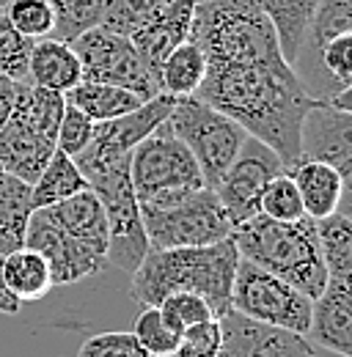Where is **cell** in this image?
Returning <instances> with one entry per match:
<instances>
[{"label":"cell","instance_id":"31","mask_svg":"<svg viewBox=\"0 0 352 357\" xmlns=\"http://www.w3.org/2000/svg\"><path fill=\"white\" fill-rule=\"evenodd\" d=\"M3 17L28 39H47L55 28V14L47 0H11L3 8Z\"/></svg>","mask_w":352,"mask_h":357},{"label":"cell","instance_id":"11","mask_svg":"<svg viewBox=\"0 0 352 357\" xmlns=\"http://www.w3.org/2000/svg\"><path fill=\"white\" fill-rule=\"evenodd\" d=\"M22 248L42 253L52 275V286H72L88 278H96L108 269V259L102 250L66 234L61 225L47 218L44 209H34Z\"/></svg>","mask_w":352,"mask_h":357},{"label":"cell","instance_id":"17","mask_svg":"<svg viewBox=\"0 0 352 357\" xmlns=\"http://www.w3.org/2000/svg\"><path fill=\"white\" fill-rule=\"evenodd\" d=\"M83 80L80 61L75 55L72 45L58 42V39H36L31 50V63H28V83L39 89L66 93Z\"/></svg>","mask_w":352,"mask_h":357},{"label":"cell","instance_id":"2","mask_svg":"<svg viewBox=\"0 0 352 357\" xmlns=\"http://www.w3.org/2000/svg\"><path fill=\"white\" fill-rule=\"evenodd\" d=\"M240 264L234 239H220L207 248H171L143 256L140 267L130 278V297L138 305H160L163 297L174 291L201 294L215 319L231 311V286Z\"/></svg>","mask_w":352,"mask_h":357},{"label":"cell","instance_id":"16","mask_svg":"<svg viewBox=\"0 0 352 357\" xmlns=\"http://www.w3.org/2000/svg\"><path fill=\"white\" fill-rule=\"evenodd\" d=\"M286 174L295 178L306 218L311 220H322L333 215L347 195V178L328 162L298 160L292 168H286Z\"/></svg>","mask_w":352,"mask_h":357},{"label":"cell","instance_id":"21","mask_svg":"<svg viewBox=\"0 0 352 357\" xmlns=\"http://www.w3.org/2000/svg\"><path fill=\"white\" fill-rule=\"evenodd\" d=\"M316 228V242L322 250V261L328 269V278H342L350 280L352 275V218L347 209V195L342 201V206L322 218L314 220Z\"/></svg>","mask_w":352,"mask_h":357},{"label":"cell","instance_id":"10","mask_svg":"<svg viewBox=\"0 0 352 357\" xmlns=\"http://www.w3.org/2000/svg\"><path fill=\"white\" fill-rule=\"evenodd\" d=\"M284 171L286 168L281 157L267 143L251 135L242 140L237 157L231 160V165L226 168V174L215 187L220 206L226 209V218L231 220V225H240L259 215V198L264 187Z\"/></svg>","mask_w":352,"mask_h":357},{"label":"cell","instance_id":"18","mask_svg":"<svg viewBox=\"0 0 352 357\" xmlns=\"http://www.w3.org/2000/svg\"><path fill=\"white\" fill-rule=\"evenodd\" d=\"M254 6L270 20L284 61L292 66L298 61L300 45L306 39V31L314 20V11L319 0H254Z\"/></svg>","mask_w":352,"mask_h":357},{"label":"cell","instance_id":"1","mask_svg":"<svg viewBox=\"0 0 352 357\" xmlns=\"http://www.w3.org/2000/svg\"><path fill=\"white\" fill-rule=\"evenodd\" d=\"M190 42L207 61L196 96L267 143L292 168L311 96L284 61L278 36L254 0H196Z\"/></svg>","mask_w":352,"mask_h":357},{"label":"cell","instance_id":"20","mask_svg":"<svg viewBox=\"0 0 352 357\" xmlns=\"http://www.w3.org/2000/svg\"><path fill=\"white\" fill-rule=\"evenodd\" d=\"M31 215H34L31 184L8 174H0V253L3 256L25 245Z\"/></svg>","mask_w":352,"mask_h":357},{"label":"cell","instance_id":"23","mask_svg":"<svg viewBox=\"0 0 352 357\" xmlns=\"http://www.w3.org/2000/svg\"><path fill=\"white\" fill-rule=\"evenodd\" d=\"M83 190H88V181L80 174L78 162L72 157H66L64 151H55L47 160L39 178L31 184V201H34V209H44V206L61 204Z\"/></svg>","mask_w":352,"mask_h":357},{"label":"cell","instance_id":"40","mask_svg":"<svg viewBox=\"0 0 352 357\" xmlns=\"http://www.w3.org/2000/svg\"><path fill=\"white\" fill-rule=\"evenodd\" d=\"M0 174H3V168H0Z\"/></svg>","mask_w":352,"mask_h":357},{"label":"cell","instance_id":"36","mask_svg":"<svg viewBox=\"0 0 352 357\" xmlns=\"http://www.w3.org/2000/svg\"><path fill=\"white\" fill-rule=\"evenodd\" d=\"M17 89H20V83H8V86H0V130H3V124L8 121L11 110H14Z\"/></svg>","mask_w":352,"mask_h":357},{"label":"cell","instance_id":"12","mask_svg":"<svg viewBox=\"0 0 352 357\" xmlns=\"http://www.w3.org/2000/svg\"><path fill=\"white\" fill-rule=\"evenodd\" d=\"M300 160L333 165L342 176H352V110L336 102L314 99L300 124Z\"/></svg>","mask_w":352,"mask_h":357},{"label":"cell","instance_id":"8","mask_svg":"<svg viewBox=\"0 0 352 357\" xmlns=\"http://www.w3.org/2000/svg\"><path fill=\"white\" fill-rule=\"evenodd\" d=\"M231 311L267 327L306 335L311 321V297L286 280L264 272L262 267L240 259L231 286Z\"/></svg>","mask_w":352,"mask_h":357},{"label":"cell","instance_id":"37","mask_svg":"<svg viewBox=\"0 0 352 357\" xmlns=\"http://www.w3.org/2000/svg\"><path fill=\"white\" fill-rule=\"evenodd\" d=\"M308 357H342V355H333V352H325V349H316V347H314V352Z\"/></svg>","mask_w":352,"mask_h":357},{"label":"cell","instance_id":"26","mask_svg":"<svg viewBox=\"0 0 352 357\" xmlns=\"http://www.w3.org/2000/svg\"><path fill=\"white\" fill-rule=\"evenodd\" d=\"M52 14H55V28L50 39L58 42H75L88 28L99 25V11L102 0H47Z\"/></svg>","mask_w":352,"mask_h":357},{"label":"cell","instance_id":"22","mask_svg":"<svg viewBox=\"0 0 352 357\" xmlns=\"http://www.w3.org/2000/svg\"><path fill=\"white\" fill-rule=\"evenodd\" d=\"M3 278H6V286L11 289V294L22 305L25 303H42L55 289L44 256L31 250V248H20L3 259Z\"/></svg>","mask_w":352,"mask_h":357},{"label":"cell","instance_id":"3","mask_svg":"<svg viewBox=\"0 0 352 357\" xmlns=\"http://www.w3.org/2000/svg\"><path fill=\"white\" fill-rule=\"evenodd\" d=\"M240 259L262 267L264 272L286 280L306 297H316L328 283V269L316 242L311 218L295 223H278L256 215L231 231Z\"/></svg>","mask_w":352,"mask_h":357},{"label":"cell","instance_id":"13","mask_svg":"<svg viewBox=\"0 0 352 357\" xmlns=\"http://www.w3.org/2000/svg\"><path fill=\"white\" fill-rule=\"evenodd\" d=\"M220 333L223 344L218 357H308L314 352V344L306 335L267 327L237 311L220 316Z\"/></svg>","mask_w":352,"mask_h":357},{"label":"cell","instance_id":"30","mask_svg":"<svg viewBox=\"0 0 352 357\" xmlns=\"http://www.w3.org/2000/svg\"><path fill=\"white\" fill-rule=\"evenodd\" d=\"M157 311L163 316L166 327L174 330L176 335H182L187 327H193V324H198V321L215 319L210 303H207L201 294H193V291H174V294L163 297L160 305H157Z\"/></svg>","mask_w":352,"mask_h":357},{"label":"cell","instance_id":"25","mask_svg":"<svg viewBox=\"0 0 352 357\" xmlns=\"http://www.w3.org/2000/svg\"><path fill=\"white\" fill-rule=\"evenodd\" d=\"M171 0H102V11H99V25L132 36L138 28H143L154 14H160Z\"/></svg>","mask_w":352,"mask_h":357},{"label":"cell","instance_id":"15","mask_svg":"<svg viewBox=\"0 0 352 357\" xmlns=\"http://www.w3.org/2000/svg\"><path fill=\"white\" fill-rule=\"evenodd\" d=\"M193 11H196V0H171L160 14H154L143 28H138L130 36L140 63L146 66V72L152 75V80L157 86H160V66H163V61L182 42L190 39Z\"/></svg>","mask_w":352,"mask_h":357},{"label":"cell","instance_id":"38","mask_svg":"<svg viewBox=\"0 0 352 357\" xmlns=\"http://www.w3.org/2000/svg\"><path fill=\"white\" fill-rule=\"evenodd\" d=\"M8 83H11V80H6V77L0 75V86H8Z\"/></svg>","mask_w":352,"mask_h":357},{"label":"cell","instance_id":"29","mask_svg":"<svg viewBox=\"0 0 352 357\" xmlns=\"http://www.w3.org/2000/svg\"><path fill=\"white\" fill-rule=\"evenodd\" d=\"M34 39L22 36L0 11V75L11 83H28Z\"/></svg>","mask_w":352,"mask_h":357},{"label":"cell","instance_id":"5","mask_svg":"<svg viewBox=\"0 0 352 357\" xmlns=\"http://www.w3.org/2000/svg\"><path fill=\"white\" fill-rule=\"evenodd\" d=\"M130 178L138 206H166L193 190L207 187L198 162L166 121L135 146Z\"/></svg>","mask_w":352,"mask_h":357},{"label":"cell","instance_id":"19","mask_svg":"<svg viewBox=\"0 0 352 357\" xmlns=\"http://www.w3.org/2000/svg\"><path fill=\"white\" fill-rule=\"evenodd\" d=\"M64 99H66V105H72L80 113H86L94 124L127 116V113L138 110L146 102V99H140L138 93H132L127 89L108 86V83H88V80H80L75 89L66 91Z\"/></svg>","mask_w":352,"mask_h":357},{"label":"cell","instance_id":"34","mask_svg":"<svg viewBox=\"0 0 352 357\" xmlns=\"http://www.w3.org/2000/svg\"><path fill=\"white\" fill-rule=\"evenodd\" d=\"M94 137V121L88 119L86 113H80L78 107L66 105L64 107V116H61V124H58V137H55V146L58 151H64L66 157H78Z\"/></svg>","mask_w":352,"mask_h":357},{"label":"cell","instance_id":"6","mask_svg":"<svg viewBox=\"0 0 352 357\" xmlns=\"http://www.w3.org/2000/svg\"><path fill=\"white\" fill-rule=\"evenodd\" d=\"M140 220L149 248L154 250L207 248L228 239L234 231L212 187L193 190L166 206H140Z\"/></svg>","mask_w":352,"mask_h":357},{"label":"cell","instance_id":"27","mask_svg":"<svg viewBox=\"0 0 352 357\" xmlns=\"http://www.w3.org/2000/svg\"><path fill=\"white\" fill-rule=\"evenodd\" d=\"M259 215L278 220V223H295L306 218L300 192L295 187V178L289 176L286 171L278 174L267 187H264L262 198H259Z\"/></svg>","mask_w":352,"mask_h":357},{"label":"cell","instance_id":"14","mask_svg":"<svg viewBox=\"0 0 352 357\" xmlns=\"http://www.w3.org/2000/svg\"><path fill=\"white\" fill-rule=\"evenodd\" d=\"M306 338L325 352L352 355V286L350 280L328 278L325 289L311 300Z\"/></svg>","mask_w":352,"mask_h":357},{"label":"cell","instance_id":"4","mask_svg":"<svg viewBox=\"0 0 352 357\" xmlns=\"http://www.w3.org/2000/svg\"><path fill=\"white\" fill-rule=\"evenodd\" d=\"M64 93L20 83L14 110L0 130V168L3 174L34 184L47 160L58 151L55 137L64 116Z\"/></svg>","mask_w":352,"mask_h":357},{"label":"cell","instance_id":"28","mask_svg":"<svg viewBox=\"0 0 352 357\" xmlns=\"http://www.w3.org/2000/svg\"><path fill=\"white\" fill-rule=\"evenodd\" d=\"M130 333L152 357H174L179 335H176L174 330L166 327L163 316H160V311L154 305H143L138 311V316L132 319Z\"/></svg>","mask_w":352,"mask_h":357},{"label":"cell","instance_id":"35","mask_svg":"<svg viewBox=\"0 0 352 357\" xmlns=\"http://www.w3.org/2000/svg\"><path fill=\"white\" fill-rule=\"evenodd\" d=\"M3 253H0V313L3 316H17V313L22 311V303L11 294V289L6 286V278H3Z\"/></svg>","mask_w":352,"mask_h":357},{"label":"cell","instance_id":"39","mask_svg":"<svg viewBox=\"0 0 352 357\" xmlns=\"http://www.w3.org/2000/svg\"><path fill=\"white\" fill-rule=\"evenodd\" d=\"M8 3H11V0H0V11H3V8L8 6Z\"/></svg>","mask_w":352,"mask_h":357},{"label":"cell","instance_id":"24","mask_svg":"<svg viewBox=\"0 0 352 357\" xmlns=\"http://www.w3.org/2000/svg\"><path fill=\"white\" fill-rule=\"evenodd\" d=\"M204 75H207L204 52L196 42L187 39L163 61V66H160V91L174 96V99L196 96L198 86L204 83Z\"/></svg>","mask_w":352,"mask_h":357},{"label":"cell","instance_id":"9","mask_svg":"<svg viewBox=\"0 0 352 357\" xmlns=\"http://www.w3.org/2000/svg\"><path fill=\"white\" fill-rule=\"evenodd\" d=\"M69 45L80 61L83 80L88 83L119 86V89L138 93L140 99H152L160 93V86L152 80V75L140 63L130 36H122V33H113L96 25V28H88L86 33H80Z\"/></svg>","mask_w":352,"mask_h":357},{"label":"cell","instance_id":"32","mask_svg":"<svg viewBox=\"0 0 352 357\" xmlns=\"http://www.w3.org/2000/svg\"><path fill=\"white\" fill-rule=\"evenodd\" d=\"M75 357H152L130 330H102L83 341Z\"/></svg>","mask_w":352,"mask_h":357},{"label":"cell","instance_id":"33","mask_svg":"<svg viewBox=\"0 0 352 357\" xmlns=\"http://www.w3.org/2000/svg\"><path fill=\"white\" fill-rule=\"evenodd\" d=\"M223 333H220V319H207L193 327H187L179 335L174 357H218Z\"/></svg>","mask_w":352,"mask_h":357},{"label":"cell","instance_id":"7","mask_svg":"<svg viewBox=\"0 0 352 357\" xmlns=\"http://www.w3.org/2000/svg\"><path fill=\"white\" fill-rule=\"evenodd\" d=\"M166 124L187 146V151L201 168L204 184L212 190L218 187L226 168L237 157L242 140L248 137V132L237 121H231L220 110L210 107L198 96L176 99Z\"/></svg>","mask_w":352,"mask_h":357}]
</instances>
